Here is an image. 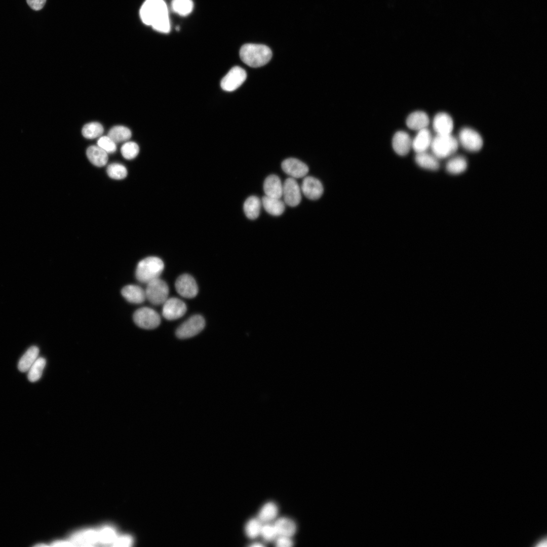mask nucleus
Wrapping results in <instances>:
<instances>
[{
  "label": "nucleus",
  "mask_w": 547,
  "mask_h": 547,
  "mask_svg": "<svg viewBox=\"0 0 547 547\" xmlns=\"http://www.w3.org/2000/svg\"><path fill=\"white\" fill-rule=\"evenodd\" d=\"M142 22L155 30L168 33L171 29L168 9L164 0H146L140 10Z\"/></svg>",
  "instance_id": "1"
},
{
  "label": "nucleus",
  "mask_w": 547,
  "mask_h": 547,
  "mask_svg": "<svg viewBox=\"0 0 547 547\" xmlns=\"http://www.w3.org/2000/svg\"><path fill=\"white\" fill-rule=\"evenodd\" d=\"M242 61L252 67H259L267 64L271 59L272 52L264 45L246 44L240 50Z\"/></svg>",
  "instance_id": "2"
},
{
  "label": "nucleus",
  "mask_w": 547,
  "mask_h": 547,
  "mask_svg": "<svg viewBox=\"0 0 547 547\" xmlns=\"http://www.w3.org/2000/svg\"><path fill=\"white\" fill-rule=\"evenodd\" d=\"M164 268V263L160 258L154 256L148 257L138 263L135 276L140 282L147 284L159 278Z\"/></svg>",
  "instance_id": "3"
},
{
  "label": "nucleus",
  "mask_w": 547,
  "mask_h": 547,
  "mask_svg": "<svg viewBox=\"0 0 547 547\" xmlns=\"http://www.w3.org/2000/svg\"><path fill=\"white\" fill-rule=\"evenodd\" d=\"M459 146L456 137L452 134H436L433 138L430 148L432 153L440 160L454 155Z\"/></svg>",
  "instance_id": "4"
},
{
  "label": "nucleus",
  "mask_w": 547,
  "mask_h": 547,
  "mask_svg": "<svg viewBox=\"0 0 547 547\" xmlns=\"http://www.w3.org/2000/svg\"><path fill=\"white\" fill-rule=\"evenodd\" d=\"M456 138L459 146L470 152H477L482 149L484 145V140L481 134L471 127H462Z\"/></svg>",
  "instance_id": "5"
},
{
  "label": "nucleus",
  "mask_w": 547,
  "mask_h": 547,
  "mask_svg": "<svg viewBox=\"0 0 547 547\" xmlns=\"http://www.w3.org/2000/svg\"><path fill=\"white\" fill-rule=\"evenodd\" d=\"M145 290L146 299L154 305L163 304L168 299L169 287L167 283L159 278L146 284Z\"/></svg>",
  "instance_id": "6"
},
{
  "label": "nucleus",
  "mask_w": 547,
  "mask_h": 547,
  "mask_svg": "<svg viewBox=\"0 0 547 547\" xmlns=\"http://www.w3.org/2000/svg\"><path fill=\"white\" fill-rule=\"evenodd\" d=\"M133 320L139 327L145 329H152L159 326L161 318L154 309L143 307L138 309L133 315Z\"/></svg>",
  "instance_id": "7"
},
{
  "label": "nucleus",
  "mask_w": 547,
  "mask_h": 547,
  "mask_svg": "<svg viewBox=\"0 0 547 547\" xmlns=\"http://www.w3.org/2000/svg\"><path fill=\"white\" fill-rule=\"evenodd\" d=\"M205 326L204 318L194 315L183 322L176 330V335L180 339H187L196 336L202 331Z\"/></svg>",
  "instance_id": "8"
},
{
  "label": "nucleus",
  "mask_w": 547,
  "mask_h": 547,
  "mask_svg": "<svg viewBox=\"0 0 547 547\" xmlns=\"http://www.w3.org/2000/svg\"><path fill=\"white\" fill-rule=\"evenodd\" d=\"M246 77L247 73L243 68L238 66H234L221 80V87L224 91H233L241 86Z\"/></svg>",
  "instance_id": "9"
},
{
  "label": "nucleus",
  "mask_w": 547,
  "mask_h": 547,
  "mask_svg": "<svg viewBox=\"0 0 547 547\" xmlns=\"http://www.w3.org/2000/svg\"><path fill=\"white\" fill-rule=\"evenodd\" d=\"M283 196L285 203L290 207H296L301 202L299 186L293 178H287L283 185Z\"/></svg>",
  "instance_id": "10"
},
{
  "label": "nucleus",
  "mask_w": 547,
  "mask_h": 547,
  "mask_svg": "<svg viewBox=\"0 0 547 547\" xmlns=\"http://www.w3.org/2000/svg\"><path fill=\"white\" fill-rule=\"evenodd\" d=\"M175 286L177 293L185 298L194 297L198 293V287L195 280L188 274L180 276L176 280Z\"/></svg>",
  "instance_id": "11"
},
{
  "label": "nucleus",
  "mask_w": 547,
  "mask_h": 547,
  "mask_svg": "<svg viewBox=\"0 0 547 547\" xmlns=\"http://www.w3.org/2000/svg\"><path fill=\"white\" fill-rule=\"evenodd\" d=\"M186 309V304L183 301L172 297L167 299L163 303L162 314L166 319L174 320L183 316Z\"/></svg>",
  "instance_id": "12"
},
{
  "label": "nucleus",
  "mask_w": 547,
  "mask_h": 547,
  "mask_svg": "<svg viewBox=\"0 0 547 547\" xmlns=\"http://www.w3.org/2000/svg\"><path fill=\"white\" fill-rule=\"evenodd\" d=\"M432 127L437 135L451 134H452L454 127V122L450 114L446 112L441 111L434 116Z\"/></svg>",
  "instance_id": "13"
},
{
  "label": "nucleus",
  "mask_w": 547,
  "mask_h": 547,
  "mask_svg": "<svg viewBox=\"0 0 547 547\" xmlns=\"http://www.w3.org/2000/svg\"><path fill=\"white\" fill-rule=\"evenodd\" d=\"M283 171L292 178L304 177L308 172V166L298 159L290 158L284 160L281 164Z\"/></svg>",
  "instance_id": "14"
},
{
  "label": "nucleus",
  "mask_w": 547,
  "mask_h": 547,
  "mask_svg": "<svg viewBox=\"0 0 547 547\" xmlns=\"http://www.w3.org/2000/svg\"><path fill=\"white\" fill-rule=\"evenodd\" d=\"M301 189L304 195L311 200H316L320 198L324 191L321 181L312 176H306L303 178Z\"/></svg>",
  "instance_id": "15"
},
{
  "label": "nucleus",
  "mask_w": 547,
  "mask_h": 547,
  "mask_svg": "<svg viewBox=\"0 0 547 547\" xmlns=\"http://www.w3.org/2000/svg\"><path fill=\"white\" fill-rule=\"evenodd\" d=\"M392 147L397 154L406 155L412 148V139L406 132L397 131L392 139Z\"/></svg>",
  "instance_id": "16"
},
{
  "label": "nucleus",
  "mask_w": 547,
  "mask_h": 547,
  "mask_svg": "<svg viewBox=\"0 0 547 547\" xmlns=\"http://www.w3.org/2000/svg\"><path fill=\"white\" fill-rule=\"evenodd\" d=\"M433 138L427 128L417 131L416 135L412 139V148L416 153L427 151L430 148Z\"/></svg>",
  "instance_id": "17"
},
{
  "label": "nucleus",
  "mask_w": 547,
  "mask_h": 547,
  "mask_svg": "<svg viewBox=\"0 0 547 547\" xmlns=\"http://www.w3.org/2000/svg\"><path fill=\"white\" fill-rule=\"evenodd\" d=\"M265 196L280 199L283 196V185L278 176L271 174L267 176L263 183Z\"/></svg>",
  "instance_id": "18"
},
{
  "label": "nucleus",
  "mask_w": 547,
  "mask_h": 547,
  "mask_svg": "<svg viewBox=\"0 0 547 547\" xmlns=\"http://www.w3.org/2000/svg\"><path fill=\"white\" fill-rule=\"evenodd\" d=\"M407 126L413 130L419 131L427 128L430 120L427 114L424 111L417 110L411 113L406 119Z\"/></svg>",
  "instance_id": "19"
},
{
  "label": "nucleus",
  "mask_w": 547,
  "mask_h": 547,
  "mask_svg": "<svg viewBox=\"0 0 547 547\" xmlns=\"http://www.w3.org/2000/svg\"><path fill=\"white\" fill-rule=\"evenodd\" d=\"M123 296L129 302L139 304L146 299L145 290L136 285H129L122 290Z\"/></svg>",
  "instance_id": "20"
},
{
  "label": "nucleus",
  "mask_w": 547,
  "mask_h": 547,
  "mask_svg": "<svg viewBox=\"0 0 547 547\" xmlns=\"http://www.w3.org/2000/svg\"><path fill=\"white\" fill-rule=\"evenodd\" d=\"M468 161L461 155H454L449 159L446 164V170L450 174L459 175L466 171Z\"/></svg>",
  "instance_id": "21"
},
{
  "label": "nucleus",
  "mask_w": 547,
  "mask_h": 547,
  "mask_svg": "<svg viewBox=\"0 0 547 547\" xmlns=\"http://www.w3.org/2000/svg\"><path fill=\"white\" fill-rule=\"evenodd\" d=\"M273 524L278 536H284L291 537L296 531L295 522L287 517H281L277 519Z\"/></svg>",
  "instance_id": "22"
},
{
  "label": "nucleus",
  "mask_w": 547,
  "mask_h": 547,
  "mask_svg": "<svg viewBox=\"0 0 547 547\" xmlns=\"http://www.w3.org/2000/svg\"><path fill=\"white\" fill-rule=\"evenodd\" d=\"M439 160L433 153L427 151L416 153L415 161L420 167L431 171H436L440 168Z\"/></svg>",
  "instance_id": "23"
},
{
  "label": "nucleus",
  "mask_w": 547,
  "mask_h": 547,
  "mask_svg": "<svg viewBox=\"0 0 547 547\" xmlns=\"http://www.w3.org/2000/svg\"><path fill=\"white\" fill-rule=\"evenodd\" d=\"M88 160L97 167L105 166L108 161V153L98 145L89 146L86 151Z\"/></svg>",
  "instance_id": "24"
},
{
  "label": "nucleus",
  "mask_w": 547,
  "mask_h": 547,
  "mask_svg": "<svg viewBox=\"0 0 547 547\" xmlns=\"http://www.w3.org/2000/svg\"><path fill=\"white\" fill-rule=\"evenodd\" d=\"M262 203L265 210L273 216H280L285 210V204L280 199L265 196L262 198Z\"/></svg>",
  "instance_id": "25"
},
{
  "label": "nucleus",
  "mask_w": 547,
  "mask_h": 547,
  "mask_svg": "<svg viewBox=\"0 0 547 547\" xmlns=\"http://www.w3.org/2000/svg\"><path fill=\"white\" fill-rule=\"evenodd\" d=\"M39 354V349L36 346L29 347L20 358L18 368L22 372L27 371L35 360Z\"/></svg>",
  "instance_id": "26"
},
{
  "label": "nucleus",
  "mask_w": 547,
  "mask_h": 547,
  "mask_svg": "<svg viewBox=\"0 0 547 547\" xmlns=\"http://www.w3.org/2000/svg\"><path fill=\"white\" fill-rule=\"evenodd\" d=\"M261 202L259 199L255 196L248 198L244 204V211L247 218L254 220L256 219L260 213Z\"/></svg>",
  "instance_id": "27"
},
{
  "label": "nucleus",
  "mask_w": 547,
  "mask_h": 547,
  "mask_svg": "<svg viewBox=\"0 0 547 547\" xmlns=\"http://www.w3.org/2000/svg\"><path fill=\"white\" fill-rule=\"evenodd\" d=\"M278 513V506L273 502L265 503L260 509L258 520L262 523H268L274 520Z\"/></svg>",
  "instance_id": "28"
},
{
  "label": "nucleus",
  "mask_w": 547,
  "mask_h": 547,
  "mask_svg": "<svg viewBox=\"0 0 547 547\" xmlns=\"http://www.w3.org/2000/svg\"><path fill=\"white\" fill-rule=\"evenodd\" d=\"M107 136L116 143L128 140L132 136V133L126 127L115 126L110 129Z\"/></svg>",
  "instance_id": "29"
},
{
  "label": "nucleus",
  "mask_w": 547,
  "mask_h": 547,
  "mask_svg": "<svg viewBox=\"0 0 547 547\" xmlns=\"http://www.w3.org/2000/svg\"><path fill=\"white\" fill-rule=\"evenodd\" d=\"M46 364V361L44 358H37L27 371L28 379L30 382H35L40 379L43 374Z\"/></svg>",
  "instance_id": "30"
},
{
  "label": "nucleus",
  "mask_w": 547,
  "mask_h": 547,
  "mask_svg": "<svg viewBox=\"0 0 547 547\" xmlns=\"http://www.w3.org/2000/svg\"><path fill=\"white\" fill-rule=\"evenodd\" d=\"M171 7L174 12L182 16L189 15L193 8L192 0H172Z\"/></svg>",
  "instance_id": "31"
},
{
  "label": "nucleus",
  "mask_w": 547,
  "mask_h": 547,
  "mask_svg": "<svg viewBox=\"0 0 547 547\" xmlns=\"http://www.w3.org/2000/svg\"><path fill=\"white\" fill-rule=\"evenodd\" d=\"M102 125L98 122H91L84 126L82 133L83 136L88 139H94L100 137L103 133Z\"/></svg>",
  "instance_id": "32"
},
{
  "label": "nucleus",
  "mask_w": 547,
  "mask_h": 547,
  "mask_svg": "<svg viewBox=\"0 0 547 547\" xmlns=\"http://www.w3.org/2000/svg\"><path fill=\"white\" fill-rule=\"evenodd\" d=\"M108 175L112 179L121 180L126 177L128 172L126 168L119 163L109 165L106 170Z\"/></svg>",
  "instance_id": "33"
},
{
  "label": "nucleus",
  "mask_w": 547,
  "mask_h": 547,
  "mask_svg": "<svg viewBox=\"0 0 547 547\" xmlns=\"http://www.w3.org/2000/svg\"><path fill=\"white\" fill-rule=\"evenodd\" d=\"M139 151L138 144L133 141L124 143L121 148L123 157L127 160H132L137 157Z\"/></svg>",
  "instance_id": "34"
},
{
  "label": "nucleus",
  "mask_w": 547,
  "mask_h": 547,
  "mask_svg": "<svg viewBox=\"0 0 547 547\" xmlns=\"http://www.w3.org/2000/svg\"><path fill=\"white\" fill-rule=\"evenodd\" d=\"M261 522L258 519H251L248 521L245 526V532L250 538H254L260 535Z\"/></svg>",
  "instance_id": "35"
},
{
  "label": "nucleus",
  "mask_w": 547,
  "mask_h": 547,
  "mask_svg": "<svg viewBox=\"0 0 547 547\" xmlns=\"http://www.w3.org/2000/svg\"><path fill=\"white\" fill-rule=\"evenodd\" d=\"M99 543L113 544L116 538L115 531L112 528L106 527L99 531Z\"/></svg>",
  "instance_id": "36"
},
{
  "label": "nucleus",
  "mask_w": 547,
  "mask_h": 547,
  "mask_svg": "<svg viewBox=\"0 0 547 547\" xmlns=\"http://www.w3.org/2000/svg\"><path fill=\"white\" fill-rule=\"evenodd\" d=\"M97 145L107 153H112L116 150V143L108 136L100 137L97 141Z\"/></svg>",
  "instance_id": "37"
},
{
  "label": "nucleus",
  "mask_w": 547,
  "mask_h": 547,
  "mask_svg": "<svg viewBox=\"0 0 547 547\" xmlns=\"http://www.w3.org/2000/svg\"><path fill=\"white\" fill-rule=\"evenodd\" d=\"M260 535L266 541L275 540L278 534L274 524L265 523L262 524Z\"/></svg>",
  "instance_id": "38"
},
{
  "label": "nucleus",
  "mask_w": 547,
  "mask_h": 547,
  "mask_svg": "<svg viewBox=\"0 0 547 547\" xmlns=\"http://www.w3.org/2000/svg\"><path fill=\"white\" fill-rule=\"evenodd\" d=\"M293 544V541L290 537L278 536L275 539V545L278 547H289Z\"/></svg>",
  "instance_id": "39"
},
{
  "label": "nucleus",
  "mask_w": 547,
  "mask_h": 547,
  "mask_svg": "<svg viewBox=\"0 0 547 547\" xmlns=\"http://www.w3.org/2000/svg\"><path fill=\"white\" fill-rule=\"evenodd\" d=\"M132 542V538L129 536H123L116 537L112 545L130 546Z\"/></svg>",
  "instance_id": "40"
},
{
  "label": "nucleus",
  "mask_w": 547,
  "mask_h": 547,
  "mask_svg": "<svg viewBox=\"0 0 547 547\" xmlns=\"http://www.w3.org/2000/svg\"><path fill=\"white\" fill-rule=\"evenodd\" d=\"M26 2L32 9L38 11L44 7L46 0H26Z\"/></svg>",
  "instance_id": "41"
},
{
  "label": "nucleus",
  "mask_w": 547,
  "mask_h": 547,
  "mask_svg": "<svg viewBox=\"0 0 547 547\" xmlns=\"http://www.w3.org/2000/svg\"><path fill=\"white\" fill-rule=\"evenodd\" d=\"M52 546H73L72 543L70 541H56L53 542L52 544Z\"/></svg>",
  "instance_id": "42"
},
{
  "label": "nucleus",
  "mask_w": 547,
  "mask_h": 547,
  "mask_svg": "<svg viewBox=\"0 0 547 547\" xmlns=\"http://www.w3.org/2000/svg\"><path fill=\"white\" fill-rule=\"evenodd\" d=\"M251 546H254V547L261 546H263V544H260V543H254V544L251 545Z\"/></svg>",
  "instance_id": "43"
}]
</instances>
